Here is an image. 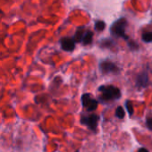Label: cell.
<instances>
[{
    "instance_id": "277c9868",
    "label": "cell",
    "mask_w": 152,
    "mask_h": 152,
    "mask_svg": "<svg viewBox=\"0 0 152 152\" xmlns=\"http://www.w3.org/2000/svg\"><path fill=\"white\" fill-rule=\"evenodd\" d=\"M99 119V117L97 115H91L83 117L81 122H82V124H83L86 126H88L91 130L94 131L97 128Z\"/></svg>"
},
{
    "instance_id": "7c38bea8",
    "label": "cell",
    "mask_w": 152,
    "mask_h": 152,
    "mask_svg": "<svg viewBox=\"0 0 152 152\" xmlns=\"http://www.w3.org/2000/svg\"><path fill=\"white\" fill-rule=\"evenodd\" d=\"M105 27H106V24H105V23L102 22V21H98V22H96V23H95V29H96L97 31H103V30L105 29Z\"/></svg>"
},
{
    "instance_id": "8fae6325",
    "label": "cell",
    "mask_w": 152,
    "mask_h": 152,
    "mask_svg": "<svg viewBox=\"0 0 152 152\" xmlns=\"http://www.w3.org/2000/svg\"><path fill=\"white\" fill-rule=\"evenodd\" d=\"M115 115H116V117H118L120 119H122V118L124 117V108L122 107H118L116 108V110H115Z\"/></svg>"
},
{
    "instance_id": "9a60e30c",
    "label": "cell",
    "mask_w": 152,
    "mask_h": 152,
    "mask_svg": "<svg viewBox=\"0 0 152 152\" xmlns=\"http://www.w3.org/2000/svg\"><path fill=\"white\" fill-rule=\"evenodd\" d=\"M139 152H148V150L145 148H140Z\"/></svg>"
},
{
    "instance_id": "7a4b0ae2",
    "label": "cell",
    "mask_w": 152,
    "mask_h": 152,
    "mask_svg": "<svg viewBox=\"0 0 152 152\" xmlns=\"http://www.w3.org/2000/svg\"><path fill=\"white\" fill-rule=\"evenodd\" d=\"M127 26V21L125 18H120L115 21L110 28V32L114 37L124 38L128 39L127 35L125 34V28Z\"/></svg>"
},
{
    "instance_id": "3957f363",
    "label": "cell",
    "mask_w": 152,
    "mask_h": 152,
    "mask_svg": "<svg viewBox=\"0 0 152 152\" xmlns=\"http://www.w3.org/2000/svg\"><path fill=\"white\" fill-rule=\"evenodd\" d=\"M82 103H83V106L89 112L96 110L99 105L98 101L95 99H93L90 93H85L82 96Z\"/></svg>"
},
{
    "instance_id": "52a82bcc",
    "label": "cell",
    "mask_w": 152,
    "mask_h": 152,
    "mask_svg": "<svg viewBox=\"0 0 152 152\" xmlns=\"http://www.w3.org/2000/svg\"><path fill=\"white\" fill-rule=\"evenodd\" d=\"M148 84V77L147 72H142L138 75L137 77V86L138 87H146Z\"/></svg>"
},
{
    "instance_id": "4fadbf2b",
    "label": "cell",
    "mask_w": 152,
    "mask_h": 152,
    "mask_svg": "<svg viewBox=\"0 0 152 152\" xmlns=\"http://www.w3.org/2000/svg\"><path fill=\"white\" fill-rule=\"evenodd\" d=\"M125 106H126V108H127V110H128L129 115H132L133 114V107H132V102H131V101H129V100H128V101H126Z\"/></svg>"
},
{
    "instance_id": "8992f818",
    "label": "cell",
    "mask_w": 152,
    "mask_h": 152,
    "mask_svg": "<svg viewBox=\"0 0 152 152\" xmlns=\"http://www.w3.org/2000/svg\"><path fill=\"white\" fill-rule=\"evenodd\" d=\"M61 48L64 51H72L75 48V40L73 38H63L60 41Z\"/></svg>"
},
{
    "instance_id": "5b68a950",
    "label": "cell",
    "mask_w": 152,
    "mask_h": 152,
    "mask_svg": "<svg viewBox=\"0 0 152 152\" xmlns=\"http://www.w3.org/2000/svg\"><path fill=\"white\" fill-rule=\"evenodd\" d=\"M100 70L103 73H117L119 68L114 63L110 61H103L100 63Z\"/></svg>"
},
{
    "instance_id": "2e32d148",
    "label": "cell",
    "mask_w": 152,
    "mask_h": 152,
    "mask_svg": "<svg viewBox=\"0 0 152 152\" xmlns=\"http://www.w3.org/2000/svg\"><path fill=\"white\" fill-rule=\"evenodd\" d=\"M76 152H79V151H76Z\"/></svg>"
},
{
    "instance_id": "ba28073f",
    "label": "cell",
    "mask_w": 152,
    "mask_h": 152,
    "mask_svg": "<svg viewBox=\"0 0 152 152\" xmlns=\"http://www.w3.org/2000/svg\"><path fill=\"white\" fill-rule=\"evenodd\" d=\"M92 39H93V32L91 31H86L83 34L82 42L83 45H90L92 42Z\"/></svg>"
},
{
    "instance_id": "30bf717a",
    "label": "cell",
    "mask_w": 152,
    "mask_h": 152,
    "mask_svg": "<svg viewBox=\"0 0 152 152\" xmlns=\"http://www.w3.org/2000/svg\"><path fill=\"white\" fill-rule=\"evenodd\" d=\"M142 39L143 41L148 43V42H152V31H148L142 34Z\"/></svg>"
},
{
    "instance_id": "6da1fadb",
    "label": "cell",
    "mask_w": 152,
    "mask_h": 152,
    "mask_svg": "<svg viewBox=\"0 0 152 152\" xmlns=\"http://www.w3.org/2000/svg\"><path fill=\"white\" fill-rule=\"evenodd\" d=\"M99 91L101 92V97L103 100L111 101L115 99H118L121 98V91L118 88L112 85H103L99 88Z\"/></svg>"
},
{
    "instance_id": "9c48e42d",
    "label": "cell",
    "mask_w": 152,
    "mask_h": 152,
    "mask_svg": "<svg viewBox=\"0 0 152 152\" xmlns=\"http://www.w3.org/2000/svg\"><path fill=\"white\" fill-rule=\"evenodd\" d=\"M83 27L82 28H79L76 31L74 37H73V39L75 40V42H82V39H83V34H84V31H83Z\"/></svg>"
},
{
    "instance_id": "5bb4252c",
    "label": "cell",
    "mask_w": 152,
    "mask_h": 152,
    "mask_svg": "<svg viewBox=\"0 0 152 152\" xmlns=\"http://www.w3.org/2000/svg\"><path fill=\"white\" fill-rule=\"evenodd\" d=\"M147 126L149 130L152 131V117L147 119Z\"/></svg>"
}]
</instances>
